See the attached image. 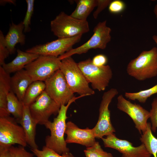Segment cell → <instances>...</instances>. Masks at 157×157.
I'll return each instance as SVG.
<instances>
[{
	"mask_svg": "<svg viewBox=\"0 0 157 157\" xmlns=\"http://www.w3.org/2000/svg\"><path fill=\"white\" fill-rule=\"evenodd\" d=\"M82 35L58 39L42 44L35 45L27 49L26 51L40 56L58 57L71 49L81 40Z\"/></svg>",
	"mask_w": 157,
	"mask_h": 157,
	"instance_id": "12",
	"label": "cell"
},
{
	"mask_svg": "<svg viewBox=\"0 0 157 157\" xmlns=\"http://www.w3.org/2000/svg\"><path fill=\"white\" fill-rule=\"evenodd\" d=\"M16 144L24 147L27 144L23 128L10 116L0 117V147L9 149Z\"/></svg>",
	"mask_w": 157,
	"mask_h": 157,
	"instance_id": "7",
	"label": "cell"
},
{
	"mask_svg": "<svg viewBox=\"0 0 157 157\" xmlns=\"http://www.w3.org/2000/svg\"><path fill=\"white\" fill-rule=\"evenodd\" d=\"M157 93V84L147 89L135 92H126L125 97L132 100H138L140 103H145L147 99L152 95Z\"/></svg>",
	"mask_w": 157,
	"mask_h": 157,
	"instance_id": "25",
	"label": "cell"
},
{
	"mask_svg": "<svg viewBox=\"0 0 157 157\" xmlns=\"http://www.w3.org/2000/svg\"><path fill=\"white\" fill-rule=\"evenodd\" d=\"M29 107L31 115L37 124L44 125L52 115L58 114L60 106L44 90Z\"/></svg>",
	"mask_w": 157,
	"mask_h": 157,
	"instance_id": "11",
	"label": "cell"
},
{
	"mask_svg": "<svg viewBox=\"0 0 157 157\" xmlns=\"http://www.w3.org/2000/svg\"><path fill=\"white\" fill-rule=\"evenodd\" d=\"M152 39L157 46V34L153 36Z\"/></svg>",
	"mask_w": 157,
	"mask_h": 157,
	"instance_id": "38",
	"label": "cell"
},
{
	"mask_svg": "<svg viewBox=\"0 0 157 157\" xmlns=\"http://www.w3.org/2000/svg\"><path fill=\"white\" fill-rule=\"evenodd\" d=\"M154 12L157 19V4H156L154 8Z\"/></svg>",
	"mask_w": 157,
	"mask_h": 157,
	"instance_id": "37",
	"label": "cell"
},
{
	"mask_svg": "<svg viewBox=\"0 0 157 157\" xmlns=\"http://www.w3.org/2000/svg\"><path fill=\"white\" fill-rule=\"evenodd\" d=\"M106 20L99 22L93 29V34L87 42L75 48H72L58 57L61 60L75 54L86 53L92 49H105L111 41V29L106 25Z\"/></svg>",
	"mask_w": 157,
	"mask_h": 157,
	"instance_id": "5",
	"label": "cell"
},
{
	"mask_svg": "<svg viewBox=\"0 0 157 157\" xmlns=\"http://www.w3.org/2000/svg\"><path fill=\"white\" fill-rule=\"evenodd\" d=\"M33 82L26 71L23 69L11 77V91L22 101L27 89Z\"/></svg>",
	"mask_w": 157,
	"mask_h": 157,
	"instance_id": "17",
	"label": "cell"
},
{
	"mask_svg": "<svg viewBox=\"0 0 157 157\" xmlns=\"http://www.w3.org/2000/svg\"><path fill=\"white\" fill-rule=\"evenodd\" d=\"M10 54L5 41V36L2 31H0V65L2 66L5 63V60Z\"/></svg>",
	"mask_w": 157,
	"mask_h": 157,
	"instance_id": "29",
	"label": "cell"
},
{
	"mask_svg": "<svg viewBox=\"0 0 157 157\" xmlns=\"http://www.w3.org/2000/svg\"><path fill=\"white\" fill-rule=\"evenodd\" d=\"M79 95L74 97L66 105H62L60 107L57 116L53 122L49 121L44 126L50 131V135L45 138V146L53 150L60 154L69 152L67 143L64 139L66 128V120L68 118L67 113L69 107L76 99L85 97Z\"/></svg>",
	"mask_w": 157,
	"mask_h": 157,
	"instance_id": "1",
	"label": "cell"
},
{
	"mask_svg": "<svg viewBox=\"0 0 157 157\" xmlns=\"http://www.w3.org/2000/svg\"><path fill=\"white\" fill-rule=\"evenodd\" d=\"M51 31L58 38L73 37L88 32L90 30L87 20H80L61 12L50 23Z\"/></svg>",
	"mask_w": 157,
	"mask_h": 157,
	"instance_id": "3",
	"label": "cell"
},
{
	"mask_svg": "<svg viewBox=\"0 0 157 157\" xmlns=\"http://www.w3.org/2000/svg\"><path fill=\"white\" fill-rule=\"evenodd\" d=\"M119 92L115 88H112L103 94L99 109V117L95 126L92 129L95 138H101L114 133L115 131L110 120L109 106L113 99Z\"/></svg>",
	"mask_w": 157,
	"mask_h": 157,
	"instance_id": "10",
	"label": "cell"
},
{
	"mask_svg": "<svg viewBox=\"0 0 157 157\" xmlns=\"http://www.w3.org/2000/svg\"><path fill=\"white\" fill-rule=\"evenodd\" d=\"M44 82L45 91L60 106L67 104L75 97L60 69Z\"/></svg>",
	"mask_w": 157,
	"mask_h": 157,
	"instance_id": "8",
	"label": "cell"
},
{
	"mask_svg": "<svg viewBox=\"0 0 157 157\" xmlns=\"http://www.w3.org/2000/svg\"><path fill=\"white\" fill-rule=\"evenodd\" d=\"M23 104L15 94L11 91L7 96V109L9 113L11 114L17 121L21 119L23 112Z\"/></svg>",
	"mask_w": 157,
	"mask_h": 157,
	"instance_id": "23",
	"label": "cell"
},
{
	"mask_svg": "<svg viewBox=\"0 0 157 157\" xmlns=\"http://www.w3.org/2000/svg\"><path fill=\"white\" fill-rule=\"evenodd\" d=\"M24 147L21 146L18 147L12 146L9 149L13 157H33L34 154L27 151Z\"/></svg>",
	"mask_w": 157,
	"mask_h": 157,
	"instance_id": "31",
	"label": "cell"
},
{
	"mask_svg": "<svg viewBox=\"0 0 157 157\" xmlns=\"http://www.w3.org/2000/svg\"><path fill=\"white\" fill-rule=\"evenodd\" d=\"M93 63L97 66H101L106 65L107 62V58L104 55L99 54L95 56L92 59Z\"/></svg>",
	"mask_w": 157,
	"mask_h": 157,
	"instance_id": "34",
	"label": "cell"
},
{
	"mask_svg": "<svg viewBox=\"0 0 157 157\" xmlns=\"http://www.w3.org/2000/svg\"><path fill=\"white\" fill-rule=\"evenodd\" d=\"M0 157H13L9 149L0 147Z\"/></svg>",
	"mask_w": 157,
	"mask_h": 157,
	"instance_id": "35",
	"label": "cell"
},
{
	"mask_svg": "<svg viewBox=\"0 0 157 157\" xmlns=\"http://www.w3.org/2000/svg\"><path fill=\"white\" fill-rule=\"evenodd\" d=\"M17 122L20 124L23 129L27 144L31 148L38 149V146L35 141L37 124L31 115L29 106L24 104L22 117Z\"/></svg>",
	"mask_w": 157,
	"mask_h": 157,
	"instance_id": "16",
	"label": "cell"
},
{
	"mask_svg": "<svg viewBox=\"0 0 157 157\" xmlns=\"http://www.w3.org/2000/svg\"><path fill=\"white\" fill-rule=\"evenodd\" d=\"M11 77L0 66V117L9 116L7 109V98L11 91Z\"/></svg>",
	"mask_w": 157,
	"mask_h": 157,
	"instance_id": "20",
	"label": "cell"
},
{
	"mask_svg": "<svg viewBox=\"0 0 157 157\" xmlns=\"http://www.w3.org/2000/svg\"><path fill=\"white\" fill-rule=\"evenodd\" d=\"M45 84L44 81L33 82L28 86L22 102L29 106L45 90Z\"/></svg>",
	"mask_w": 157,
	"mask_h": 157,
	"instance_id": "22",
	"label": "cell"
},
{
	"mask_svg": "<svg viewBox=\"0 0 157 157\" xmlns=\"http://www.w3.org/2000/svg\"><path fill=\"white\" fill-rule=\"evenodd\" d=\"M23 31L24 26L22 22L18 24L12 22L10 25L8 32L5 36V44L10 54L15 53L17 44L23 45L25 43V36Z\"/></svg>",
	"mask_w": 157,
	"mask_h": 157,
	"instance_id": "18",
	"label": "cell"
},
{
	"mask_svg": "<svg viewBox=\"0 0 157 157\" xmlns=\"http://www.w3.org/2000/svg\"><path fill=\"white\" fill-rule=\"evenodd\" d=\"M151 106V109L149 111L151 130L152 131L155 132L157 129V97L153 99Z\"/></svg>",
	"mask_w": 157,
	"mask_h": 157,
	"instance_id": "30",
	"label": "cell"
},
{
	"mask_svg": "<svg viewBox=\"0 0 157 157\" xmlns=\"http://www.w3.org/2000/svg\"><path fill=\"white\" fill-rule=\"evenodd\" d=\"M60 69L64 75L70 88L80 95L94 94V91L89 86V83L76 63L69 57L61 60Z\"/></svg>",
	"mask_w": 157,
	"mask_h": 157,
	"instance_id": "4",
	"label": "cell"
},
{
	"mask_svg": "<svg viewBox=\"0 0 157 157\" xmlns=\"http://www.w3.org/2000/svg\"><path fill=\"white\" fill-rule=\"evenodd\" d=\"M84 152L86 157H114L111 153L104 151L97 141L92 146L87 147Z\"/></svg>",
	"mask_w": 157,
	"mask_h": 157,
	"instance_id": "27",
	"label": "cell"
},
{
	"mask_svg": "<svg viewBox=\"0 0 157 157\" xmlns=\"http://www.w3.org/2000/svg\"><path fill=\"white\" fill-rule=\"evenodd\" d=\"M125 4L122 1L115 0L112 1L108 6V10L113 13H117L122 11L124 9Z\"/></svg>",
	"mask_w": 157,
	"mask_h": 157,
	"instance_id": "32",
	"label": "cell"
},
{
	"mask_svg": "<svg viewBox=\"0 0 157 157\" xmlns=\"http://www.w3.org/2000/svg\"><path fill=\"white\" fill-rule=\"evenodd\" d=\"M65 134L67 143H76L89 147L96 142L92 129L79 128L71 121L66 123Z\"/></svg>",
	"mask_w": 157,
	"mask_h": 157,
	"instance_id": "15",
	"label": "cell"
},
{
	"mask_svg": "<svg viewBox=\"0 0 157 157\" xmlns=\"http://www.w3.org/2000/svg\"><path fill=\"white\" fill-rule=\"evenodd\" d=\"M34 0H26L27 8L26 14L22 22L24 26V32H29L31 28L30 27L31 25V19L32 16L34 9Z\"/></svg>",
	"mask_w": 157,
	"mask_h": 157,
	"instance_id": "28",
	"label": "cell"
},
{
	"mask_svg": "<svg viewBox=\"0 0 157 157\" xmlns=\"http://www.w3.org/2000/svg\"><path fill=\"white\" fill-rule=\"evenodd\" d=\"M117 100V108L129 116L140 133H144L147 129V120L150 117L149 111L140 105L126 100L122 94L119 95Z\"/></svg>",
	"mask_w": 157,
	"mask_h": 157,
	"instance_id": "13",
	"label": "cell"
},
{
	"mask_svg": "<svg viewBox=\"0 0 157 157\" xmlns=\"http://www.w3.org/2000/svg\"><path fill=\"white\" fill-rule=\"evenodd\" d=\"M77 5L70 15L77 19L86 21L94 9L97 7V0H78L75 1Z\"/></svg>",
	"mask_w": 157,
	"mask_h": 157,
	"instance_id": "21",
	"label": "cell"
},
{
	"mask_svg": "<svg viewBox=\"0 0 157 157\" xmlns=\"http://www.w3.org/2000/svg\"><path fill=\"white\" fill-rule=\"evenodd\" d=\"M16 1L13 0H0V4H5L7 3L15 4Z\"/></svg>",
	"mask_w": 157,
	"mask_h": 157,
	"instance_id": "36",
	"label": "cell"
},
{
	"mask_svg": "<svg viewBox=\"0 0 157 157\" xmlns=\"http://www.w3.org/2000/svg\"><path fill=\"white\" fill-rule=\"evenodd\" d=\"M140 140L149 152L157 157V138L152 133L150 123L147 122L146 130L141 135Z\"/></svg>",
	"mask_w": 157,
	"mask_h": 157,
	"instance_id": "24",
	"label": "cell"
},
{
	"mask_svg": "<svg viewBox=\"0 0 157 157\" xmlns=\"http://www.w3.org/2000/svg\"><path fill=\"white\" fill-rule=\"evenodd\" d=\"M78 65L93 89L103 91L108 86L113 76L109 65L96 66L93 63L90 58L80 61Z\"/></svg>",
	"mask_w": 157,
	"mask_h": 157,
	"instance_id": "6",
	"label": "cell"
},
{
	"mask_svg": "<svg viewBox=\"0 0 157 157\" xmlns=\"http://www.w3.org/2000/svg\"><path fill=\"white\" fill-rule=\"evenodd\" d=\"M61 63L58 57L40 55L24 68L33 82H44L60 69Z\"/></svg>",
	"mask_w": 157,
	"mask_h": 157,
	"instance_id": "9",
	"label": "cell"
},
{
	"mask_svg": "<svg viewBox=\"0 0 157 157\" xmlns=\"http://www.w3.org/2000/svg\"><path fill=\"white\" fill-rule=\"evenodd\" d=\"M17 56L13 60L8 63H5L1 66L9 74L23 69L26 65L40 56L37 54L23 51L19 49L17 50Z\"/></svg>",
	"mask_w": 157,
	"mask_h": 157,
	"instance_id": "19",
	"label": "cell"
},
{
	"mask_svg": "<svg viewBox=\"0 0 157 157\" xmlns=\"http://www.w3.org/2000/svg\"><path fill=\"white\" fill-rule=\"evenodd\" d=\"M31 150L37 157H75L69 152L60 154L45 146L43 147L42 150L31 148Z\"/></svg>",
	"mask_w": 157,
	"mask_h": 157,
	"instance_id": "26",
	"label": "cell"
},
{
	"mask_svg": "<svg viewBox=\"0 0 157 157\" xmlns=\"http://www.w3.org/2000/svg\"><path fill=\"white\" fill-rule=\"evenodd\" d=\"M112 1L111 0H97V8L93 13L94 18L97 19L100 13L109 6Z\"/></svg>",
	"mask_w": 157,
	"mask_h": 157,
	"instance_id": "33",
	"label": "cell"
},
{
	"mask_svg": "<svg viewBox=\"0 0 157 157\" xmlns=\"http://www.w3.org/2000/svg\"><path fill=\"white\" fill-rule=\"evenodd\" d=\"M101 139L105 147L116 149L122 153V157H151L152 155L143 144L135 147L129 141L118 138L114 133Z\"/></svg>",
	"mask_w": 157,
	"mask_h": 157,
	"instance_id": "14",
	"label": "cell"
},
{
	"mask_svg": "<svg viewBox=\"0 0 157 157\" xmlns=\"http://www.w3.org/2000/svg\"><path fill=\"white\" fill-rule=\"evenodd\" d=\"M126 72L130 76L143 81L157 76V47L142 51L128 64Z\"/></svg>",
	"mask_w": 157,
	"mask_h": 157,
	"instance_id": "2",
	"label": "cell"
}]
</instances>
